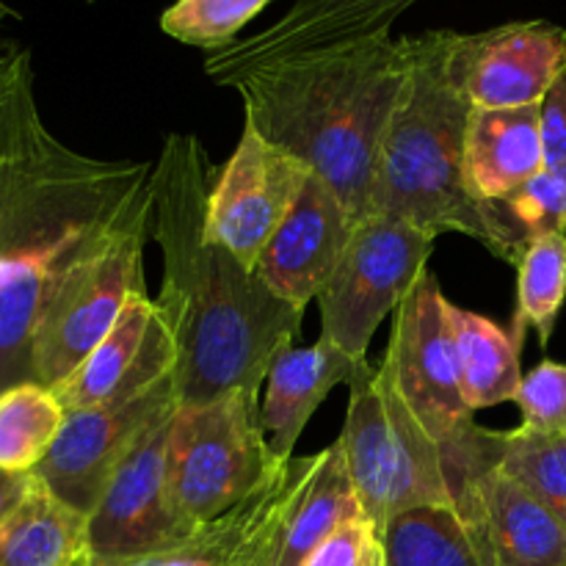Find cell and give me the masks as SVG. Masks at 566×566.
<instances>
[{"label": "cell", "mask_w": 566, "mask_h": 566, "mask_svg": "<svg viewBox=\"0 0 566 566\" xmlns=\"http://www.w3.org/2000/svg\"><path fill=\"white\" fill-rule=\"evenodd\" d=\"M492 210L503 243V263L517 269L531 243L566 232V177L545 169L517 191L492 202Z\"/></svg>", "instance_id": "25"}, {"label": "cell", "mask_w": 566, "mask_h": 566, "mask_svg": "<svg viewBox=\"0 0 566 566\" xmlns=\"http://www.w3.org/2000/svg\"><path fill=\"white\" fill-rule=\"evenodd\" d=\"M81 566H88V564H81Z\"/></svg>", "instance_id": "38"}, {"label": "cell", "mask_w": 566, "mask_h": 566, "mask_svg": "<svg viewBox=\"0 0 566 566\" xmlns=\"http://www.w3.org/2000/svg\"><path fill=\"white\" fill-rule=\"evenodd\" d=\"M175 365L177 346L169 321L147 287H138L127 296L108 335L53 392L66 412L97 407L111 398L149 390L175 376Z\"/></svg>", "instance_id": "15"}, {"label": "cell", "mask_w": 566, "mask_h": 566, "mask_svg": "<svg viewBox=\"0 0 566 566\" xmlns=\"http://www.w3.org/2000/svg\"><path fill=\"white\" fill-rule=\"evenodd\" d=\"M175 409L138 437L86 517L88 566L175 553L199 531L182 517L169 490L166 446Z\"/></svg>", "instance_id": "10"}, {"label": "cell", "mask_w": 566, "mask_h": 566, "mask_svg": "<svg viewBox=\"0 0 566 566\" xmlns=\"http://www.w3.org/2000/svg\"><path fill=\"white\" fill-rule=\"evenodd\" d=\"M33 484V473H3L0 470V523L14 512Z\"/></svg>", "instance_id": "33"}, {"label": "cell", "mask_w": 566, "mask_h": 566, "mask_svg": "<svg viewBox=\"0 0 566 566\" xmlns=\"http://www.w3.org/2000/svg\"><path fill=\"white\" fill-rule=\"evenodd\" d=\"M451 495L486 566H566V525L497 462L462 475Z\"/></svg>", "instance_id": "16"}, {"label": "cell", "mask_w": 566, "mask_h": 566, "mask_svg": "<svg viewBox=\"0 0 566 566\" xmlns=\"http://www.w3.org/2000/svg\"><path fill=\"white\" fill-rule=\"evenodd\" d=\"M545 171L542 105L473 108L464 138V177L473 197L497 202Z\"/></svg>", "instance_id": "20"}, {"label": "cell", "mask_w": 566, "mask_h": 566, "mask_svg": "<svg viewBox=\"0 0 566 566\" xmlns=\"http://www.w3.org/2000/svg\"><path fill=\"white\" fill-rule=\"evenodd\" d=\"M451 72L473 108L542 105L566 72V31L545 20L453 33Z\"/></svg>", "instance_id": "13"}, {"label": "cell", "mask_w": 566, "mask_h": 566, "mask_svg": "<svg viewBox=\"0 0 566 566\" xmlns=\"http://www.w3.org/2000/svg\"><path fill=\"white\" fill-rule=\"evenodd\" d=\"M274 0H175L160 17L166 36L216 53Z\"/></svg>", "instance_id": "28"}, {"label": "cell", "mask_w": 566, "mask_h": 566, "mask_svg": "<svg viewBox=\"0 0 566 566\" xmlns=\"http://www.w3.org/2000/svg\"><path fill=\"white\" fill-rule=\"evenodd\" d=\"M153 164L66 147L39 105L0 160V392L33 381V343L77 263L149 199Z\"/></svg>", "instance_id": "2"}, {"label": "cell", "mask_w": 566, "mask_h": 566, "mask_svg": "<svg viewBox=\"0 0 566 566\" xmlns=\"http://www.w3.org/2000/svg\"><path fill=\"white\" fill-rule=\"evenodd\" d=\"M514 403L523 412V429L539 434L566 431V365L542 359L523 374Z\"/></svg>", "instance_id": "29"}, {"label": "cell", "mask_w": 566, "mask_h": 566, "mask_svg": "<svg viewBox=\"0 0 566 566\" xmlns=\"http://www.w3.org/2000/svg\"><path fill=\"white\" fill-rule=\"evenodd\" d=\"M348 390L346 426L337 442L365 517L381 531L387 520L409 509L453 503L446 453L409 412L385 365Z\"/></svg>", "instance_id": "6"}, {"label": "cell", "mask_w": 566, "mask_h": 566, "mask_svg": "<svg viewBox=\"0 0 566 566\" xmlns=\"http://www.w3.org/2000/svg\"><path fill=\"white\" fill-rule=\"evenodd\" d=\"M412 64L409 36H381L238 77L243 122L326 182L354 224L370 216L381 142Z\"/></svg>", "instance_id": "3"}, {"label": "cell", "mask_w": 566, "mask_h": 566, "mask_svg": "<svg viewBox=\"0 0 566 566\" xmlns=\"http://www.w3.org/2000/svg\"><path fill=\"white\" fill-rule=\"evenodd\" d=\"M354 227L337 193L321 177L310 175L302 197L271 235L254 271L276 296L304 310L329 282Z\"/></svg>", "instance_id": "17"}, {"label": "cell", "mask_w": 566, "mask_h": 566, "mask_svg": "<svg viewBox=\"0 0 566 566\" xmlns=\"http://www.w3.org/2000/svg\"><path fill=\"white\" fill-rule=\"evenodd\" d=\"M105 566H155V556L133 558V562H116V564H105Z\"/></svg>", "instance_id": "35"}, {"label": "cell", "mask_w": 566, "mask_h": 566, "mask_svg": "<svg viewBox=\"0 0 566 566\" xmlns=\"http://www.w3.org/2000/svg\"><path fill=\"white\" fill-rule=\"evenodd\" d=\"M31 105H36L31 50L17 42H0V160L9 155Z\"/></svg>", "instance_id": "30"}, {"label": "cell", "mask_w": 566, "mask_h": 566, "mask_svg": "<svg viewBox=\"0 0 566 566\" xmlns=\"http://www.w3.org/2000/svg\"><path fill=\"white\" fill-rule=\"evenodd\" d=\"M359 514H365L363 503L340 442L335 440L310 457H291V484L274 566H302L326 536Z\"/></svg>", "instance_id": "19"}, {"label": "cell", "mask_w": 566, "mask_h": 566, "mask_svg": "<svg viewBox=\"0 0 566 566\" xmlns=\"http://www.w3.org/2000/svg\"><path fill=\"white\" fill-rule=\"evenodd\" d=\"M542 142L545 169L566 177V72L542 99Z\"/></svg>", "instance_id": "32"}, {"label": "cell", "mask_w": 566, "mask_h": 566, "mask_svg": "<svg viewBox=\"0 0 566 566\" xmlns=\"http://www.w3.org/2000/svg\"><path fill=\"white\" fill-rule=\"evenodd\" d=\"M171 407H177L175 376L136 396L70 409L53 448L33 475L61 503L88 517L122 459Z\"/></svg>", "instance_id": "12"}, {"label": "cell", "mask_w": 566, "mask_h": 566, "mask_svg": "<svg viewBox=\"0 0 566 566\" xmlns=\"http://www.w3.org/2000/svg\"><path fill=\"white\" fill-rule=\"evenodd\" d=\"M387 566H486L453 503L396 514L381 528Z\"/></svg>", "instance_id": "23"}, {"label": "cell", "mask_w": 566, "mask_h": 566, "mask_svg": "<svg viewBox=\"0 0 566 566\" xmlns=\"http://www.w3.org/2000/svg\"><path fill=\"white\" fill-rule=\"evenodd\" d=\"M451 302L429 269L415 280L392 313L390 343L381 359L398 396L446 453L448 479L495 451L497 431L481 429L464 403L453 343Z\"/></svg>", "instance_id": "5"}, {"label": "cell", "mask_w": 566, "mask_h": 566, "mask_svg": "<svg viewBox=\"0 0 566 566\" xmlns=\"http://www.w3.org/2000/svg\"><path fill=\"white\" fill-rule=\"evenodd\" d=\"M86 556V517L61 503L42 481L0 523V566H81Z\"/></svg>", "instance_id": "21"}, {"label": "cell", "mask_w": 566, "mask_h": 566, "mask_svg": "<svg viewBox=\"0 0 566 566\" xmlns=\"http://www.w3.org/2000/svg\"><path fill=\"white\" fill-rule=\"evenodd\" d=\"M451 329L457 343L462 396L473 412L497 407L517 398L523 368L520 346L523 337L503 329L486 315L451 304Z\"/></svg>", "instance_id": "22"}, {"label": "cell", "mask_w": 566, "mask_h": 566, "mask_svg": "<svg viewBox=\"0 0 566 566\" xmlns=\"http://www.w3.org/2000/svg\"><path fill=\"white\" fill-rule=\"evenodd\" d=\"M149 219L153 188L147 202L72 269L39 324L33 343V381L50 390L61 385L108 335L127 296L144 287Z\"/></svg>", "instance_id": "8"}, {"label": "cell", "mask_w": 566, "mask_h": 566, "mask_svg": "<svg viewBox=\"0 0 566 566\" xmlns=\"http://www.w3.org/2000/svg\"><path fill=\"white\" fill-rule=\"evenodd\" d=\"M66 409L39 381H22L0 392V470L33 473L53 448Z\"/></svg>", "instance_id": "24"}, {"label": "cell", "mask_w": 566, "mask_h": 566, "mask_svg": "<svg viewBox=\"0 0 566 566\" xmlns=\"http://www.w3.org/2000/svg\"><path fill=\"white\" fill-rule=\"evenodd\" d=\"M86 3H97V0H86Z\"/></svg>", "instance_id": "37"}, {"label": "cell", "mask_w": 566, "mask_h": 566, "mask_svg": "<svg viewBox=\"0 0 566 566\" xmlns=\"http://www.w3.org/2000/svg\"><path fill=\"white\" fill-rule=\"evenodd\" d=\"M497 470L551 509L566 525V431H503Z\"/></svg>", "instance_id": "27"}, {"label": "cell", "mask_w": 566, "mask_h": 566, "mask_svg": "<svg viewBox=\"0 0 566 566\" xmlns=\"http://www.w3.org/2000/svg\"><path fill=\"white\" fill-rule=\"evenodd\" d=\"M216 169L202 142L169 133L153 164L149 238L164 254L155 296L177 346V407L243 392L260 398L274 359L302 332L304 310L276 296L258 271L205 238Z\"/></svg>", "instance_id": "1"}, {"label": "cell", "mask_w": 566, "mask_h": 566, "mask_svg": "<svg viewBox=\"0 0 566 566\" xmlns=\"http://www.w3.org/2000/svg\"><path fill=\"white\" fill-rule=\"evenodd\" d=\"M310 175L313 169L302 158L265 142L243 122L235 153L216 169L205 213V238L230 249L254 271L271 235L302 197Z\"/></svg>", "instance_id": "11"}, {"label": "cell", "mask_w": 566, "mask_h": 566, "mask_svg": "<svg viewBox=\"0 0 566 566\" xmlns=\"http://www.w3.org/2000/svg\"><path fill=\"white\" fill-rule=\"evenodd\" d=\"M9 17H20V14H17V11L11 9V6L6 3V0H0V22L9 20Z\"/></svg>", "instance_id": "36"}, {"label": "cell", "mask_w": 566, "mask_h": 566, "mask_svg": "<svg viewBox=\"0 0 566 566\" xmlns=\"http://www.w3.org/2000/svg\"><path fill=\"white\" fill-rule=\"evenodd\" d=\"M155 566H216L208 556L197 551V547L186 545L175 553H164V556H155Z\"/></svg>", "instance_id": "34"}, {"label": "cell", "mask_w": 566, "mask_h": 566, "mask_svg": "<svg viewBox=\"0 0 566 566\" xmlns=\"http://www.w3.org/2000/svg\"><path fill=\"white\" fill-rule=\"evenodd\" d=\"M415 3L418 0H296L269 28L210 53L205 72L230 88L238 77L263 66L390 36L392 22Z\"/></svg>", "instance_id": "14"}, {"label": "cell", "mask_w": 566, "mask_h": 566, "mask_svg": "<svg viewBox=\"0 0 566 566\" xmlns=\"http://www.w3.org/2000/svg\"><path fill=\"white\" fill-rule=\"evenodd\" d=\"M566 302V232L539 238L525 249L517 263V313L514 335L536 329L542 346H547L556 329L558 313Z\"/></svg>", "instance_id": "26"}, {"label": "cell", "mask_w": 566, "mask_h": 566, "mask_svg": "<svg viewBox=\"0 0 566 566\" xmlns=\"http://www.w3.org/2000/svg\"><path fill=\"white\" fill-rule=\"evenodd\" d=\"M453 33L409 36L412 64L381 142L370 216L407 221L434 238L462 232L503 260L492 202L473 197L464 177V138L473 105L453 81Z\"/></svg>", "instance_id": "4"}, {"label": "cell", "mask_w": 566, "mask_h": 566, "mask_svg": "<svg viewBox=\"0 0 566 566\" xmlns=\"http://www.w3.org/2000/svg\"><path fill=\"white\" fill-rule=\"evenodd\" d=\"M302 566H387L385 536L365 514L326 536Z\"/></svg>", "instance_id": "31"}, {"label": "cell", "mask_w": 566, "mask_h": 566, "mask_svg": "<svg viewBox=\"0 0 566 566\" xmlns=\"http://www.w3.org/2000/svg\"><path fill=\"white\" fill-rule=\"evenodd\" d=\"M437 238L407 221L368 216L318 293L321 335L354 359H368L376 329L429 269Z\"/></svg>", "instance_id": "9"}, {"label": "cell", "mask_w": 566, "mask_h": 566, "mask_svg": "<svg viewBox=\"0 0 566 566\" xmlns=\"http://www.w3.org/2000/svg\"><path fill=\"white\" fill-rule=\"evenodd\" d=\"M374 370L368 359L348 357L326 335L313 346L285 348L271 365L260 401V426L274 459L293 457L310 418L337 385L354 387Z\"/></svg>", "instance_id": "18"}, {"label": "cell", "mask_w": 566, "mask_h": 566, "mask_svg": "<svg viewBox=\"0 0 566 566\" xmlns=\"http://www.w3.org/2000/svg\"><path fill=\"white\" fill-rule=\"evenodd\" d=\"M166 457L175 506L193 528L238 506L280 462L260 426V398L243 392L177 407Z\"/></svg>", "instance_id": "7"}]
</instances>
